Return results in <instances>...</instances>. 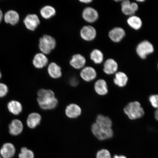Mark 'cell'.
Returning a JSON list of instances; mask_svg holds the SVG:
<instances>
[{"label":"cell","instance_id":"obj_33","mask_svg":"<svg viewBox=\"0 0 158 158\" xmlns=\"http://www.w3.org/2000/svg\"><path fill=\"white\" fill-rule=\"evenodd\" d=\"M92 1V0H85H85L83 1H83H80L81 2L87 4L90 3Z\"/></svg>","mask_w":158,"mask_h":158},{"label":"cell","instance_id":"obj_30","mask_svg":"<svg viewBox=\"0 0 158 158\" xmlns=\"http://www.w3.org/2000/svg\"><path fill=\"white\" fill-rule=\"evenodd\" d=\"M149 101L153 107L157 109L158 106V96L157 94L152 95L149 97Z\"/></svg>","mask_w":158,"mask_h":158},{"label":"cell","instance_id":"obj_11","mask_svg":"<svg viewBox=\"0 0 158 158\" xmlns=\"http://www.w3.org/2000/svg\"><path fill=\"white\" fill-rule=\"evenodd\" d=\"M81 113V108L78 105L76 104L69 105L65 109V114L67 117L70 118H77Z\"/></svg>","mask_w":158,"mask_h":158},{"label":"cell","instance_id":"obj_29","mask_svg":"<svg viewBox=\"0 0 158 158\" xmlns=\"http://www.w3.org/2000/svg\"><path fill=\"white\" fill-rule=\"evenodd\" d=\"M96 158H111V156L108 150L102 149L98 152L96 155Z\"/></svg>","mask_w":158,"mask_h":158},{"label":"cell","instance_id":"obj_27","mask_svg":"<svg viewBox=\"0 0 158 158\" xmlns=\"http://www.w3.org/2000/svg\"><path fill=\"white\" fill-rule=\"evenodd\" d=\"M90 58L95 64H100L103 62L104 55L101 51L95 49L90 53Z\"/></svg>","mask_w":158,"mask_h":158},{"label":"cell","instance_id":"obj_25","mask_svg":"<svg viewBox=\"0 0 158 158\" xmlns=\"http://www.w3.org/2000/svg\"><path fill=\"white\" fill-rule=\"evenodd\" d=\"M128 24L134 29L138 30L142 27V21L139 17L135 15H132L128 18L127 20Z\"/></svg>","mask_w":158,"mask_h":158},{"label":"cell","instance_id":"obj_1","mask_svg":"<svg viewBox=\"0 0 158 158\" xmlns=\"http://www.w3.org/2000/svg\"><path fill=\"white\" fill-rule=\"evenodd\" d=\"M38 97L37 101L39 105L42 109H54L58 106V102L55 98L54 93L50 89H41L37 92Z\"/></svg>","mask_w":158,"mask_h":158},{"label":"cell","instance_id":"obj_3","mask_svg":"<svg viewBox=\"0 0 158 158\" xmlns=\"http://www.w3.org/2000/svg\"><path fill=\"white\" fill-rule=\"evenodd\" d=\"M56 45V40L50 35H43L39 40V49L41 53L46 55L50 54L55 48Z\"/></svg>","mask_w":158,"mask_h":158},{"label":"cell","instance_id":"obj_37","mask_svg":"<svg viewBox=\"0 0 158 158\" xmlns=\"http://www.w3.org/2000/svg\"><path fill=\"white\" fill-rule=\"evenodd\" d=\"M2 77V74L1 72H0V79H1Z\"/></svg>","mask_w":158,"mask_h":158},{"label":"cell","instance_id":"obj_13","mask_svg":"<svg viewBox=\"0 0 158 158\" xmlns=\"http://www.w3.org/2000/svg\"><path fill=\"white\" fill-rule=\"evenodd\" d=\"M126 33L124 29L120 27H115L112 29L109 33V36L112 41L115 43L120 42L125 36Z\"/></svg>","mask_w":158,"mask_h":158},{"label":"cell","instance_id":"obj_20","mask_svg":"<svg viewBox=\"0 0 158 158\" xmlns=\"http://www.w3.org/2000/svg\"><path fill=\"white\" fill-rule=\"evenodd\" d=\"M95 91L99 95L105 96L108 93L107 83L103 79H99L96 81L94 85Z\"/></svg>","mask_w":158,"mask_h":158},{"label":"cell","instance_id":"obj_9","mask_svg":"<svg viewBox=\"0 0 158 158\" xmlns=\"http://www.w3.org/2000/svg\"><path fill=\"white\" fill-rule=\"evenodd\" d=\"M122 2V11L124 15L131 16L135 13L138 9V6L137 3H131L128 0Z\"/></svg>","mask_w":158,"mask_h":158},{"label":"cell","instance_id":"obj_28","mask_svg":"<svg viewBox=\"0 0 158 158\" xmlns=\"http://www.w3.org/2000/svg\"><path fill=\"white\" fill-rule=\"evenodd\" d=\"M19 157V158H34V154L31 150L23 147L21 148Z\"/></svg>","mask_w":158,"mask_h":158},{"label":"cell","instance_id":"obj_21","mask_svg":"<svg viewBox=\"0 0 158 158\" xmlns=\"http://www.w3.org/2000/svg\"><path fill=\"white\" fill-rule=\"evenodd\" d=\"M41 120V116L40 114L36 112H33L30 114L27 117V125L29 128L34 129L40 124Z\"/></svg>","mask_w":158,"mask_h":158},{"label":"cell","instance_id":"obj_38","mask_svg":"<svg viewBox=\"0 0 158 158\" xmlns=\"http://www.w3.org/2000/svg\"><path fill=\"white\" fill-rule=\"evenodd\" d=\"M137 1L138 2H143L144 1Z\"/></svg>","mask_w":158,"mask_h":158},{"label":"cell","instance_id":"obj_5","mask_svg":"<svg viewBox=\"0 0 158 158\" xmlns=\"http://www.w3.org/2000/svg\"><path fill=\"white\" fill-rule=\"evenodd\" d=\"M136 52L140 58L145 59L148 55L152 54L154 51L153 45L149 41H142L136 48Z\"/></svg>","mask_w":158,"mask_h":158},{"label":"cell","instance_id":"obj_12","mask_svg":"<svg viewBox=\"0 0 158 158\" xmlns=\"http://www.w3.org/2000/svg\"><path fill=\"white\" fill-rule=\"evenodd\" d=\"M48 59L46 55L41 52L35 54L32 60L33 66L38 69L44 68L48 64Z\"/></svg>","mask_w":158,"mask_h":158},{"label":"cell","instance_id":"obj_34","mask_svg":"<svg viewBox=\"0 0 158 158\" xmlns=\"http://www.w3.org/2000/svg\"><path fill=\"white\" fill-rule=\"evenodd\" d=\"M113 158H127L125 156L123 155L118 156L116 155L114 156Z\"/></svg>","mask_w":158,"mask_h":158},{"label":"cell","instance_id":"obj_14","mask_svg":"<svg viewBox=\"0 0 158 158\" xmlns=\"http://www.w3.org/2000/svg\"><path fill=\"white\" fill-rule=\"evenodd\" d=\"M86 63L85 58L80 54L73 55L70 61L71 66L76 69H80L83 68Z\"/></svg>","mask_w":158,"mask_h":158},{"label":"cell","instance_id":"obj_22","mask_svg":"<svg viewBox=\"0 0 158 158\" xmlns=\"http://www.w3.org/2000/svg\"><path fill=\"white\" fill-rule=\"evenodd\" d=\"M128 81V77L127 75L123 72L116 73L115 77L114 79V84L120 88L126 86Z\"/></svg>","mask_w":158,"mask_h":158},{"label":"cell","instance_id":"obj_16","mask_svg":"<svg viewBox=\"0 0 158 158\" xmlns=\"http://www.w3.org/2000/svg\"><path fill=\"white\" fill-rule=\"evenodd\" d=\"M15 147L10 143H5L0 150V154L3 158H12L15 156Z\"/></svg>","mask_w":158,"mask_h":158},{"label":"cell","instance_id":"obj_8","mask_svg":"<svg viewBox=\"0 0 158 158\" xmlns=\"http://www.w3.org/2000/svg\"><path fill=\"white\" fill-rule=\"evenodd\" d=\"M83 18L87 22L93 23L97 20L98 14L96 10L91 7L85 8L82 11Z\"/></svg>","mask_w":158,"mask_h":158},{"label":"cell","instance_id":"obj_23","mask_svg":"<svg viewBox=\"0 0 158 158\" xmlns=\"http://www.w3.org/2000/svg\"><path fill=\"white\" fill-rule=\"evenodd\" d=\"M9 111L15 115H19L23 110V106L19 102L16 100H12L7 104Z\"/></svg>","mask_w":158,"mask_h":158},{"label":"cell","instance_id":"obj_18","mask_svg":"<svg viewBox=\"0 0 158 158\" xmlns=\"http://www.w3.org/2000/svg\"><path fill=\"white\" fill-rule=\"evenodd\" d=\"M118 68V64L115 60L109 59L104 63L103 71L106 74H113L117 72Z\"/></svg>","mask_w":158,"mask_h":158},{"label":"cell","instance_id":"obj_7","mask_svg":"<svg viewBox=\"0 0 158 158\" xmlns=\"http://www.w3.org/2000/svg\"><path fill=\"white\" fill-rule=\"evenodd\" d=\"M81 37L86 41H91L95 38L97 32L96 30L92 26H85L81 30Z\"/></svg>","mask_w":158,"mask_h":158},{"label":"cell","instance_id":"obj_19","mask_svg":"<svg viewBox=\"0 0 158 158\" xmlns=\"http://www.w3.org/2000/svg\"><path fill=\"white\" fill-rule=\"evenodd\" d=\"M6 23L12 25L17 24L19 20V15L16 11L10 10L7 11L4 16Z\"/></svg>","mask_w":158,"mask_h":158},{"label":"cell","instance_id":"obj_39","mask_svg":"<svg viewBox=\"0 0 158 158\" xmlns=\"http://www.w3.org/2000/svg\"><path fill=\"white\" fill-rule=\"evenodd\" d=\"M0 158H2V157L0 156Z\"/></svg>","mask_w":158,"mask_h":158},{"label":"cell","instance_id":"obj_6","mask_svg":"<svg viewBox=\"0 0 158 158\" xmlns=\"http://www.w3.org/2000/svg\"><path fill=\"white\" fill-rule=\"evenodd\" d=\"M23 22L27 29L31 31H35L40 23L39 17L35 14L27 15Z\"/></svg>","mask_w":158,"mask_h":158},{"label":"cell","instance_id":"obj_2","mask_svg":"<svg viewBox=\"0 0 158 158\" xmlns=\"http://www.w3.org/2000/svg\"><path fill=\"white\" fill-rule=\"evenodd\" d=\"M124 113L130 120H135L143 117L145 111L141 104L138 101L128 103L124 108Z\"/></svg>","mask_w":158,"mask_h":158},{"label":"cell","instance_id":"obj_26","mask_svg":"<svg viewBox=\"0 0 158 158\" xmlns=\"http://www.w3.org/2000/svg\"><path fill=\"white\" fill-rule=\"evenodd\" d=\"M96 123L98 125L103 127L112 128V122L110 118L108 116L99 114L97 116Z\"/></svg>","mask_w":158,"mask_h":158},{"label":"cell","instance_id":"obj_36","mask_svg":"<svg viewBox=\"0 0 158 158\" xmlns=\"http://www.w3.org/2000/svg\"><path fill=\"white\" fill-rule=\"evenodd\" d=\"M155 116L156 120H157L158 118V111L157 110H156L155 114Z\"/></svg>","mask_w":158,"mask_h":158},{"label":"cell","instance_id":"obj_32","mask_svg":"<svg viewBox=\"0 0 158 158\" xmlns=\"http://www.w3.org/2000/svg\"><path fill=\"white\" fill-rule=\"evenodd\" d=\"M69 83L71 86H76L77 85H78V81L76 78L72 77L71 78L70 81H69Z\"/></svg>","mask_w":158,"mask_h":158},{"label":"cell","instance_id":"obj_17","mask_svg":"<svg viewBox=\"0 0 158 158\" xmlns=\"http://www.w3.org/2000/svg\"><path fill=\"white\" fill-rule=\"evenodd\" d=\"M47 72L49 76L53 79H58L62 76L61 67L55 62H51L48 65Z\"/></svg>","mask_w":158,"mask_h":158},{"label":"cell","instance_id":"obj_4","mask_svg":"<svg viewBox=\"0 0 158 158\" xmlns=\"http://www.w3.org/2000/svg\"><path fill=\"white\" fill-rule=\"evenodd\" d=\"M91 131L95 137L100 141L110 139L114 135V131L112 128L99 125L96 122L93 124Z\"/></svg>","mask_w":158,"mask_h":158},{"label":"cell","instance_id":"obj_31","mask_svg":"<svg viewBox=\"0 0 158 158\" xmlns=\"http://www.w3.org/2000/svg\"><path fill=\"white\" fill-rule=\"evenodd\" d=\"M9 89L6 85L0 83V98H3L8 93Z\"/></svg>","mask_w":158,"mask_h":158},{"label":"cell","instance_id":"obj_24","mask_svg":"<svg viewBox=\"0 0 158 158\" xmlns=\"http://www.w3.org/2000/svg\"><path fill=\"white\" fill-rule=\"evenodd\" d=\"M56 11L52 6H45L40 10V14L43 19H48L56 15Z\"/></svg>","mask_w":158,"mask_h":158},{"label":"cell","instance_id":"obj_35","mask_svg":"<svg viewBox=\"0 0 158 158\" xmlns=\"http://www.w3.org/2000/svg\"><path fill=\"white\" fill-rule=\"evenodd\" d=\"M3 14L2 11L1 10V9H0V23L2 21V20L3 18Z\"/></svg>","mask_w":158,"mask_h":158},{"label":"cell","instance_id":"obj_15","mask_svg":"<svg viewBox=\"0 0 158 158\" xmlns=\"http://www.w3.org/2000/svg\"><path fill=\"white\" fill-rule=\"evenodd\" d=\"M23 124L21 120L14 119L9 124V133L12 135H18L23 132Z\"/></svg>","mask_w":158,"mask_h":158},{"label":"cell","instance_id":"obj_10","mask_svg":"<svg viewBox=\"0 0 158 158\" xmlns=\"http://www.w3.org/2000/svg\"><path fill=\"white\" fill-rule=\"evenodd\" d=\"M80 76L85 81L89 82L96 78L97 74L95 69L91 67H86L83 68L80 72Z\"/></svg>","mask_w":158,"mask_h":158}]
</instances>
